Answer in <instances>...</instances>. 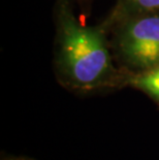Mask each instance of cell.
<instances>
[{"label":"cell","instance_id":"cell-4","mask_svg":"<svg viewBox=\"0 0 159 160\" xmlns=\"http://www.w3.org/2000/svg\"><path fill=\"white\" fill-rule=\"evenodd\" d=\"M132 1L145 9L159 8V0H132Z\"/></svg>","mask_w":159,"mask_h":160},{"label":"cell","instance_id":"cell-3","mask_svg":"<svg viewBox=\"0 0 159 160\" xmlns=\"http://www.w3.org/2000/svg\"><path fill=\"white\" fill-rule=\"evenodd\" d=\"M131 83L159 101V67L135 78Z\"/></svg>","mask_w":159,"mask_h":160},{"label":"cell","instance_id":"cell-5","mask_svg":"<svg viewBox=\"0 0 159 160\" xmlns=\"http://www.w3.org/2000/svg\"><path fill=\"white\" fill-rule=\"evenodd\" d=\"M13 160H26V159H13Z\"/></svg>","mask_w":159,"mask_h":160},{"label":"cell","instance_id":"cell-2","mask_svg":"<svg viewBox=\"0 0 159 160\" xmlns=\"http://www.w3.org/2000/svg\"><path fill=\"white\" fill-rule=\"evenodd\" d=\"M122 48L131 62L142 67L159 63V17L134 22L125 33Z\"/></svg>","mask_w":159,"mask_h":160},{"label":"cell","instance_id":"cell-1","mask_svg":"<svg viewBox=\"0 0 159 160\" xmlns=\"http://www.w3.org/2000/svg\"><path fill=\"white\" fill-rule=\"evenodd\" d=\"M62 59L70 79L80 87L95 86L110 65L102 36L96 30L77 25L72 19L63 23Z\"/></svg>","mask_w":159,"mask_h":160}]
</instances>
